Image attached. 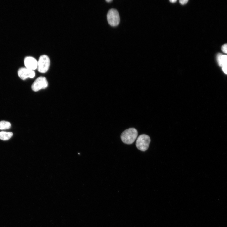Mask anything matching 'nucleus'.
Segmentation results:
<instances>
[{"instance_id": "nucleus-8", "label": "nucleus", "mask_w": 227, "mask_h": 227, "mask_svg": "<svg viewBox=\"0 0 227 227\" xmlns=\"http://www.w3.org/2000/svg\"><path fill=\"white\" fill-rule=\"evenodd\" d=\"M217 62L219 66L222 68L227 65V55L218 53L216 56Z\"/></svg>"}, {"instance_id": "nucleus-15", "label": "nucleus", "mask_w": 227, "mask_h": 227, "mask_svg": "<svg viewBox=\"0 0 227 227\" xmlns=\"http://www.w3.org/2000/svg\"><path fill=\"white\" fill-rule=\"evenodd\" d=\"M112 1V0H106V1L108 2H110Z\"/></svg>"}, {"instance_id": "nucleus-13", "label": "nucleus", "mask_w": 227, "mask_h": 227, "mask_svg": "<svg viewBox=\"0 0 227 227\" xmlns=\"http://www.w3.org/2000/svg\"><path fill=\"white\" fill-rule=\"evenodd\" d=\"M188 1V0H180V2L182 4L184 5L187 3Z\"/></svg>"}, {"instance_id": "nucleus-9", "label": "nucleus", "mask_w": 227, "mask_h": 227, "mask_svg": "<svg viewBox=\"0 0 227 227\" xmlns=\"http://www.w3.org/2000/svg\"><path fill=\"white\" fill-rule=\"evenodd\" d=\"M13 135L12 132H0V139L4 141L8 140L11 138Z\"/></svg>"}, {"instance_id": "nucleus-4", "label": "nucleus", "mask_w": 227, "mask_h": 227, "mask_svg": "<svg viewBox=\"0 0 227 227\" xmlns=\"http://www.w3.org/2000/svg\"><path fill=\"white\" fill-rule=\"evenodd\" d=\"M107 20L108 24L112 26H116L119 24L120 17L118 11L114 9H111L108 12Z\"/></svg>"}, {"instance_id": "nucleus-12", "label": "nucleus", "mask_w": 227, "mask_h": 227, "mask_svg": "<svg viewBox=\"0 0 227 227\" xmlns=\"http://www.w3.org/2000/svg\"><path fill=\"white\" fill-rule=\"evenodd\" d=\"M222 70L224 73L227 75V65L222 67Z\"/></svg>"}, {"instance_id": "nucleus-11", "label": "nucleus", "mask_w": 227, "mask_h": 227, "mask_svg": "<svg viewBox=\"0 0 227 227\" xmlns=\"http://www.w3.org/2000/svg\"><path fill=\"white\" fill-rule=\"evenodd\" d=\"M221 50L223 52L227 54V43L224 44L222 46Z\"/></svg>"}, {"instance_id": "nucleus-7", "label": "nucleus", "mask_w": 227, "mask_h": 227, "mask_svg": "<svg viewBox=\"0 0 227 227\" xmlns=\"http://www.w3.org/2000/svg\"><path fill=\"white\" fill-rule=\"evenodd\" d=\"M25 68L30 70L34 71L37 68L38 61L33 57H26L24 60Z\"/></svg>"}, {"instance_id": "nucleus-5", "label": "nucleus", "mask_w": 227, "mask_h": 227, "mask_svg": "<svg viewBox=\"0 0 227 227\" xmlns=\"http://www.w3.org/2000/svg\"><path fill=\"white\" fill-rule=\"evenodd\" d=\"M48 86V83L46 78L40 77L37 78L32 86L33 91L37 92L42 89L46 88Z\"/></svg>"}, {"instance_id": "nucleus-14", "label": "nucleus", "mask_w": 227, "mask_h": 227, "mask_svg": "<svg viewBox=\"0 0 227 227\" xmlns=\"http://www.w3.org/2000/svg\"><path fill=\"white\" fill-rule=\"evenodd\" d=\"M170 1L172 3H175L177 2V0H170Z\"/></svg>"}, {"instance_id": "nucleus-10", "label": "nucleus", "mask_w": 227, "mask_h": 227, "mask_svg": "<svg viewBox=\"0 0 227 227\" xmlns=\"http://www.w3.org/2000/svg\"><path fill=\"white\" fill-rule=\"evenodd\" d=\"M11 126V124L6 121L0 122V130H5L9 129Z\"/></svg>"}, {"instance_id": "nucleus-3", "label": "nucleus", "mask_w": 227, "mask_h": 227, "mask_svg": "<svg viewBox=\"0 0 227 227\" xmlns=\"http://www.w3.org/2000/svg\"><path fill=\"white\" fill-rule=\"evenodd\" d=\"M151 140L147 135L142 134L138 138L136 142L137 148L142 151H145L148 149Z\"/></svg>"}, {"instance_id": "nucleus-2", "label": "nucleus", "mask_w": 227, "mask_h": 227, "mask_svg": "<svg viewBox=\"0 0 227 227\" xmlns=\"http://www.w3.org/2000/svg\"><path fill=\"white\" fill-rule=\"evenodd\" d=\"M50 65V60L48 56L43 55L40 56L38 61L37 70L42 73H45L48 71Z\"/></svg>"}, {"instance_id": "nucleus-6", "label": "nucleus", "mask_w": 227, "mask_h": 227, "mask_svg": "<svg viewBox=\"0 0 227 227\" xmlns=\"http://www.w3.org/2000/svg\"><path fill=\"white\" fill-rule=\"evenodd\" d=\"M18 74L20 78L23 80H25L28 78H34L35 75L34 71L26 68H20L18 71Z\"/></svg>"}, {"instance_id": "nucleus-1", "label": "nucleus", "mask_w": 227, "mask_h": 227, "mask_svg": "<svg viewBox=\"0 0 227 227\" xmlns=\"http://www.w3.org/2000/svg\"><path fill=\"white\" fill-rule=\"evenodd\" d=\"M138 135L137 130L134 128L128 129L122 134L121 139L124 143L127 144H133L136 139Z\"/></svg>"}]
</instances>
